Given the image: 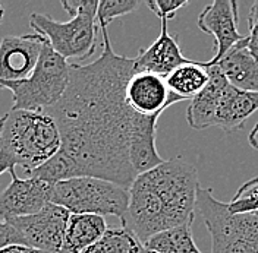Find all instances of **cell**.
Listing matches in <instances>:
<instances>
[{
  "instance_id": "obj_1",
  "label": "cell",
  "mask_w": 258,
  "mask_h": 253,
  "mask_svg": "<svg viewBox=\"0 0 258 253\" xmlns=\"http://www.w3.org/2000/svg\"><path fill=\"white\" fill-rule=\"evenodd\" d=\"M103 51L93 63L69 64L63 97L46 110L60 133V149L28 177L51 185L74 177H97L129 189L137 174L129 142L137 114L125 101V87L135 73L134 57L113 51L107 27H100Z\"/></svg>"
},
{
  "instance_id": "obj_2",
  "label": "cell",
  "mask_w": 258,
  "mask_h": 253,
  "mask_svg": "<svg viewBox=\"0 0 258 253\" xmlns=\"http://www.w3.org/2000/svg\"><path fill=\"white\" fill-rule=\"evenodd\" d=\"M59 149V129L46 111L11 110L0 119V176L18 165L31 173Z\"/></svg>"
},
{
  "instance_id": "obj_3",
  "label": "cell",
  "mask_w": 258,
  "mask_h": 253,
  "mask_svg": "<svg viewBox=\"0 0 258 253\" xmlns=\"http://www.w3.org/2000/svg\"><path fill=\"white\" fill-rule=\"evenodd\" d=\"M62 6L72 16L66 22L41 14L30 16V27L63 59H90L97 46V0H63Z\"/></svg>"
},
{
  "instance_id": "obj_4",
  "label": "cell",
  "mask_w": 258,
  "mask_h": 253,
  "mask_svg": "<svg viewBox=\"0 0 258 253\" xmlns=\"http://www.w3.org/2000/svg\"><path fill=\"white\" fill-rule=\"evenodd\" d=\"M195 211L211 237V253H258V212L232 214L209 188L197 192Z\"/></svg>"
},
{
  "instance_id": "obj_5",
  "label": "cell",
  "mask_w": 258,
  "mask_h": 253,
  "mask_svg": "<svg viewBox=\"0 0 258 253\" xmlns=\"http://www.w3.org/2000/svg\"><path fill=\"white\" fill-rule=\"evenodd\" d=\"M137 177L159 199L170 228L194 221L197 192L201 188L194 164L177 157Z\"/></svg>"
},
{
  "instance_id": "obj_6",
  "label": "cell",
  "mask_w": 258,
  "mask_h": 253,
  "mask_svg": "<svg viewBox=\"0 0 258 253\" xmlns=\"http://www.w3.org/2000/svg\"><path fill=\"white\" fill-rule=\"evenodd\" d=\"M69 83V63L46 43L32 73L22 80H0V88L14 97L12 110L46 111L66 93Z\"/></svg>"
},
{
  "instance_id": "obj_7",
  "label": "cell",
  "mask_w": 258,
  "mask_h": 253,
  "mask_svg": "<svg viewBox=\"0 0 258 253\" xmlns=\"http://www.w3.org/2000/svg\"><path fill=\"white\" fill-rule=\"evenodd\" d=\"M50 202L69 214L122 218L129 205V189L97 177H74L53 185Z\"/></svg>"
},
{
  "instance_id": "obj_8",
  "label": "cell",
  "mask_w": 258,
  "mask_h": 253,
  "mask_svg": "<svg viewBox=\"0 0 258 253\" xmlns=\"http://www.w3.org/2000/svg\"><path fill=\"white\" fill-rule=\"evenodd\" d=\"M69 215V211L50 202L37 214L6 222L14 231L15 244L34 247L44 253H60L63 250Z\"/></svg>"
},
{
  "instance_id": "obj_9",
  "label": "cell",
  "mask_w": 258,
  "mask_h": 253,
  "mask_svg": "<svg viewBox=\"0 0 258 253\" xmlns=\"http://www.w3.org/2000/svg\"><path fill=\"white\" fill-rule=\"evenodd\" d=\"M238 2L235 0H214L200 14L198 28L216 40V53L211 60L206 62L207 66L219 63L223 56L245 40L246 35L238 31Z\"/></svg>"
},
{
  "instance_id": "obj_10",
  "label": "cell",
  "mask_w": 258,
  "mask_h": 253,
  "mask_svg": "<svg viewBox=\"0 0 258 253\" xmlns=\"http://www.w3.org/2000/svg\"><path fill=\"white\" fill-rule=\"evenodd\" d=\"M12 180L8 188L0 192V220L9 221L14 218L37 214L50 204L53 185L34 179H19L15 170L9 172Z\"/></svg>"
},
{
  "instance_id": "obj_11",
  "label": "cell",
  "mask_w": 258,
  "mask_h": 253,
  "mask_svg": "<svg viewBox=\"0 0 258 253\" xmlns=\"http://www.w3.org/2000/svg\"><path fill=\"white\" fill-rule=\"evenodd\" d=\"M46 43L35 32L3 37L0 40V80L16 82L28 78Z\"/></svg>"
},
{
  "instance_id": "obj_12",
  "label": "cell",
  "mask_w": 258,
  "mask_h": 253,
  "mask_svg": "<svg viewBox=\"0 0 258 253\" xmlns=\"http://www.w3.org/2000/svg\"><path fill=\"white\" fill-rule=\"evenodd\" d=\"M125 101L141 116H161L170 106L185 101L172 94L166 79L150 72H135L125 87Z\"/></svg>"
},
{
  "instance_id": "obj_13",
  "label": "cell",
  "mask_w": 258,
  "mask_h": 253,
  "mask_svg": "<svg viewBox=\"0 0 258 253\" xmlns=\"http://www.w3.org/2000/svg\"><path fill=\"white\" fill-rule=\"evenodd\" d=\"M161 30L157 40L150 46L138 51L134 57L135 72H150L166 78L172 70L182 64L191 62L186 59L179 47L177 38L167 28V19H160Z\"/></svg>"
},
{
  "instance_id": "obj_14",
  "label": "cell",
  "mask_w": 258,
  "mask_h": 253,
  "mask_svg": "<svg viewBox=\"0 0 258 253\" xmlns=\"http://www.w3.org/2000/svg\"><path fill=\"white\" fill-rule=\"evenodd\" d=\"M209 75L207 85L203 88V91L189 100V106L186 109L188 125L195 130H204L216 126L219 103L225 88L229 85L217 64L209 66Z\"/></svg>"
},
{
  "instance_id": "obj_15",
  "label": "cell",
  "mask_w": 258,
  "mask_h": 253,
  "mask_svg": "<svg viewBox=\"0 0 258 253\" xmlns=\"http://www.w3.org/2000/svg\"><path fill=\"white\" fill-rule=\"evenodd\" d=\"M159 117L160 116H140L134 126L129 142V158L137 176L156 168L164 161L156 146Z\"/></svg>"
},
{
  "instance_id": "obj_16",
  "label": "cell",
  "mask_w": 258,
  "mask_h": 253,
  "mask_svg": "<svg viewBox=\"0 0 258 253\" xmlns=\"http://www.w3.org/2000/svg\"><path fill=\"white\" fill-rule=\"evenodd\" d=\"M255 111H258V93L241 91L229 83L219 103L216 126L226 133L239 130Z\"/></svg>"
},
{
  "instance_id": "obj_17",
  "label": "cell",
  "mask_w": 258,
  "mask_h": 253,
  "mask_svg": "<svg viewBox=\"0 0 258 253\" xmlns=\"http://www.w3.org/2000/svg\"><path fill=\"white\" fill-rule=\"evenodd\" d=\"M246 37L216 63L223 72L227 82L248 93H258V62L246 50Z\"/></svg>"
},
{
  "instance_id": "obj_18",
  "label": "cell",
  "mask_w": 258,
  "mask_h": 253,
  "mask_svg": "<svg viewBox=\"0 0 258 253\" xmlns=\"http://www.w3.org/2000/svg\"><path fill=\"white\" fill-rule=\"evenodd\" d=\"M107 230L104 217L91 214H71L64 234L63 249L69 253H82L93 246Z\"/></svg>"
},
{
  "instance_id": "obj_19",
  "label": "cell",
  "mask_w": 258,
  "mask_h": 253,
  "mask_svg": "<svg viewBox=\"0 0 258 253\" xmlns=\"http://www.w3.org/2000/svg\"><path fill=\"white\" fill-rule=\"evenodd\" d=\"M167 88L182 100H191L207 85L210 79L209 66L201 62H188L172 70L166 78Z\"/></svg>"
},
{
  "instance_id": "obj_20",
  "label": "cell",
  "mask_w": 258,
  "mask_h": 253,
  "mask_svg": "<svg viewBox=\"0 0 258 253\" xmlns=\"http://www.w3.org/2000/svg\"><path fill=\"white\" fill-rule=\"evenodd\" d=\"M191 225L192 222H186L157 233L145 241L144 247L156 253H203L194 240Z\"/></svg>"
},
{
  "instance_id": "obj_21",
  "label": "cell",
  "mask_w": 258,
  "mask_h": 253,
  "mask_svg": "<svg viewBox=\"0 0 258 253\" xmlns=\"http://www.w3.org/2000/svg\"><path fill=\"white\" fill-rule=\"evenodd\" d=\"M143 241L125 227L107 228L93 246L82 253H144Z\"/></svg>"
},
{
  "instance_id": "obj_22",
  "label": "cell",
  "mask_w": 258,
  "mask_h": 253,
  "mask_svg": "<svg viewBox=\"0 0 258 253\" xmlns=\"http://www.w3.org/2000/svg\"><path fill=\"white\" fill-rule=\"evenodd\" d=\"M227 206L232 214L258 212V176L243 183Z\"/></svg>"
},
{
  "instance_id": "obj_23",
  "label": "cell",
  "mask_w": 258,
  "mask_h": 253,
  "mask_svg": "<svg viewBox=\"0 0 258 253\" xmlns=\"http://www.w3.org/2000/svg\"><path fill=\"white\" fill-rule=\"evenodd\" d=\"M140 6L137 0H103L97 6V24L98 27H109L110 22L120 16L132 14Z\"/></svg>"
},
{
  "instance_id": "obj_24",
  "label": "cell",
  "mask_w": 258,
  "mask_h": 253,
  "mask_svg": "<svg viewBox=\"0 0 258 253\" xmlns=\"http://www.w3.org/2000/svg\"><path fill=\"white\" fill-rule=\"evenodd\" d=\"M188 0H148L147 6L159 16L160 19H172L175 18L179 9L188 6Z\"/></svg>"
},
{
  "instance_id": "obj_25",
  "label": "cell",
  "mask_w": 258,
  "mask_h": 253,
  "mask_svg": "<svg viewBox=\"0 0 258 253\" xmlns=\"http://www.w3.org/2000/svg\"><path fill=\"white\" fill-rule=\"evenodd\" d=\"M249 32L246 35V50L251 53L254 59H258V2H255L251 8V12L248 16Z\"/></svg>"
},
{
  "instance_id": "obj_26",
  "label": "cell",
  "mask_w": 258,
  "mask_h": 253,
  "mask_svg": "<svg viewBox=\"0 0 258 253\" xmlns=\"http://www.w3.org/2000/svg\"><path fill=\"white\" fill-rule=\"evenodd\" d=\"M8 244H15V236L11 225L6 221L0 220V249Z\"/></svg>"
},
{
  "instance_id": "obj_27",
  "label": "cell",
  "mask_w": 258,
  "mask_h": 253,
  "mask_svg": "<svg viewBox=\"0 0 258 253\" xmlns=\"http://www.w3.org/2000/svg\"><path fill=\"white\" fill-rule=\"evenodd\" d=\"M0 253H44L41 250H37L34 247L22 246V244H8L0 249Z\"/></svg>"
},
{
  "instance_id": "obj_28",
  "label": "cell",
  "mask_w": 258,
  "mask_h": 253,
  "mask_svg": "<svg viewBox=\"0 0 258 253\" xmlns=\"http://www.w3.org/2000/svg\"><path fill=\"white\" fill-rule=\"evenodd\" d=\"M248 142L254 149L258 151V122L254 125V127L251 129V132L248 135Z\"/></svg>"
},
{
  "instance_id": "obj_29",
  "label": "cell",
  "mask_w": 258,
  "mask_h": 253,
  "mask_svg": "<svg viewBox=\"0 0 258 253\" xmlns=\"http://www.w3.org/2000/svg\"><path fill=\"white\" fill-rule=\"evenodd\" d=\"M3 15H5V9H3V6L0 5V24H2V19H3Z\"/></svg>"
},
{
  "instance_id": "obj_30",
  "label": "cell",
  "mask_w": 258,
  "mask_h": 253,
  "mask_svg": "<svg viewBox=\"0 0 258 253\" xmlns=\"http://www.w3.org/2000/svg\"><path fill=\"white\" fill-rule=\"evenodd\" d=\"M144 253H156V252H151V250H147V249H145Z\"/></svg>"
}]
</instances>
